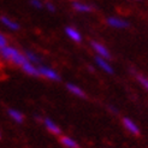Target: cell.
Here are the masks:
<instances>
[{
	"label": "cell",
	"mask_w": 148,
	"mask_h": 148,
	"mask_svg": "<svg viewBox=\"0 0 148 148\" xmlns=\"http://www.w3.org/2000/svg\"><path fill=\"white\" fill-rule=\"evenodd\" d=\"M95 63H97V65L99 66L101 70L105 71V72H107V73H113V68L110 65L108 60H106V59L100 58V57H97V58H95Z\"/></svg>",
	"instance_id": "cell-6"
},
{
	"label": "cell",
	"mask_w": 148,
	"mask_h": 148,
	"mask_svg": "<svg viewBox=\"0 0 148 148\" xmlns=\"http://www.w3.org/2000/svg\"><path fill=\"white\" fill-rule=\"evenodd\" d=\"M123 124H124L125 129H127L129 132H131L132 135H138L140 134V128L137 127V124L134 121L130 119V118H128V117L123 118Z\"/></svg>",
	"instance_id": "cell-5"
},
{
	"label": "cell",
	"mask_w": 148,
	"mask_h": 148,
	"mask_svg": "<svg viewBox=\"0 0 148 148\" xmlns=\"http://www.w3.org/2000/svg\"><path fill=\"white\" fill-rule=\"evenodd\" d=\"M0 54H1V57L4 59H6V60L13 63L14 65H19V66H22L28 60L25 54L21 53L19 51H17L13 47H10V46H6L3 49H0Z\"/></svg>",
	"instance_id": "cell-1"
},
{
	"label": "cell",
	"mask_w": 148,
	"mask_h": 148,
	"mask_svg": "<svg viewBox=\"0 0 148 148\" xmlns=\"http://www.w3.org/2000/svg\"><path fill=\"white\" fill-rule=\"evenodd\" d=\"M1 22L7 28H10L11 30H18V29H19V25L16 23V22H13L12 19L7 18V17H1Z\"/></svg>",
	"instance_id": "cell-14"
},
{
	"label": "cell",
	"mask_w": 148,
	"mask_h": 148,
	"mask_svg": "<svg viewBox=\"0 0 148 148\" xmlns=\"http://www.w3.org/2000/svg\"><path fill=\"white\" fill-rule=\"evenodd\" d=\"M65 33H66V35H68L72 41H75V42H81V41H82V35H81V33L77 30V29H75V28L68 27L65 29Z\"/></svg>",
	"instance_id": "cell-8"
},
{
	"label": "cell",
	"mask_w": 148,
	"mask_h": 148,
	"mask_svg": "<svg viewBox=\"0 0 148 148\" xmlns=\"http://www.w3.org/2000/svg\"><path fill=\"white\" fill-rule=\"evenodd\" d=\"M43 124H45V127L47 128V130L49 132H52V134H54V135H60V132H62L60 128H59L52 119H49V118H45V119H43Z\"/></svg>",
	"instance_id": "cell-7"
},
{
	"label": "cell",
	"mask_w": 148,
	"mask_h": 148,
	"mask_svg": "<svg viewBox=\"0 0 148 148\" xmlns=\"http://www.w3.org/2000/svg\"><path fill=\"white\" fill-rule=\"evenodd\" d=\"M73 9H75L77 12H84V13L93 11V7L90 5H88L86 3H79V1L73 3Z\"/></svg>",
	"instance_id": "cell-11"
},
{
	"label": "cell",
	"mask_w": 148,
	"mask_h": 148,
	"mask_svg": "<svg viewBox=\"0 0 148 148\" xmlns=\"http://www.w3.org/2000/svg\"><path fill=\"white\" fill-rule=\"evenodd\" d=\"M38 70H39L40 76H43V77L52 79V81H60V76H59L53 69L47 68V66H39Z\"/></svg>",
	"instance_id": "cell-2"
},
{
	"label": "cell",
	"mask_w": 148,
	"mask_h": 148,
	"mask_svg": "<svg viewBox=\"0 0 148 148\" xmlns=\"http://www.w3.org/2000/svg\"><path fill=\"white\" fill-rule=\"evenodd\" d=\"M107 24L112 28H117V29H124L128 28V22L124 21L119 17H108L107 18Z\"/></svg>",
	"instance_id": "cell-4"
},
{
	"label": "cell",
	"mask_w": 148,
	"mask_h": 148,
	"mask_svg": "<svg viewBox=\"0 0 148 148\" xmlns=\"http://www.w3.org/2000/svg\"><path fill=\"white\" fill-rule=\"evenodd\" d=\"M60 142H62V145H63L64 147H66V148H79L78 143H77L73 138H71V137H69V136H62V137H60Z\"/></svg>",
	"instance_id": "cell-12"
},
{
	"label": "cell",
	"mask_w": 148,
	"mask_h": 148,
	"mask_svg": "<svg viewBox=\"0 0 148 148\" xmlns=\"http://www.w3.org/2000/svg\"><path fill=\"white\" fill-rule=\"evenodd\" d=\"M32 5L36 7V9H42V4L40 0H32Z\"/></svg>",
	"instance_id": "cell-18"
},
{
	"label": "cell",
	"mask_w": 148,
	"mask_h": 148,
	"mask_svg": "<svg viewBox=\"0 0 148 148\" xmlns=\"http://www.w3.org/2000/svg\"><path fill=\"white\" fill-rule=\"evenodd\" d=\"M46 7H47V9L51 11V12H53L56 9H54V6L53 5H52V4H49V3H47V5H46Z\"/></svg>",
	"instance_id": "cell-19"
},
{
	"label": "cell",
	"mask_w": 148,
	"mask_h": 148,
	"mask_svg": "<svg viewBox=\"0 0 148 148\" xmlns=\"http://www.w3.org/2000/svg\"><path fill=\"white\" fill-rule=\"evenodd\" d=\"M66 88L69 89L70 93H72L73 95H76V97H78V98H86V93L83 92V89H81L78 86L73 84V83H68V84H66Z\"/></svg>",
	"instance_id": "cell-10"
},
{
	"label": "cell",
	"mask_w": 148,
	"mask_h": 148,
	"mask_svg": "<svg viewBox=\"0 0 148 148\" xmlns=\"http://www.w3.org/2000/svg\"><path fill=\"white\" fill-rule=\"evenodd\" d=\"M22 69H23L24 72H27L28 75H32V76H40L38 68H36V66H35L33 63H30L29 60H27L23 65H22Z\"/></svg>",
	"instance_id": "cell-9"
},
{
	"label": "cell",
	"mask_w": 148,
	"mask_h": 148,
	"mask_svg": "<svg viewBox=\"0 0 148 148\" xmlns=\"http://www.w3.org/2000/svg\"><path fill=\"white\" fill-rule=\"evenodd\" d=\"M92 47H93V49L95 51V53L98 54V57L106 59V60H108V59L111 58V53L108 52V49L102 45V43L95 42V41H94V42H92Z\"/></svg>",
	"instance_id": "cell-3"
},
{
	"label": "cell",
	"mask_w": 148,
	"mask_h": 148,
	"mask_svg": "<svg viewBox=\"0 0 148 148\" xmlns=\"http://www.w3.org/2000/svg\"><path fill=\"white\" fill-rule=\"evenodd\" d=\"M9 114H10V117L12 118V119H13L14 122H17V123H23V121H24L23 114H22L19 111H17V110L10 108V110H9Z\"/></svg>",
	"instance_id": "cell-13"
},
{
	"label": "cell",
	"mask_w": 148,
	"mask_h": 148,
	"mask_svg": "<svg viewBox=\"0 0 148 148\" xmlns=\"http://www.w3.org/2000/svg\"><path fill=\"white\" fill-rule=\"evenodd\" d=\"M136 78L138 79V82L141 83V86L145 88V89L148 90V78L145 77L143 75H136Z\"/></svg>",
	"instance_id": "cell-16"
},
{
	"label": "cell",
	"mask_w": 148,
	"mask_h": 148,
	"mask_svg": "<svg viewBox=\"0 0 148 148\" xmlns=\"http://www.w3.org/2000/svg\"><path fill=\"white\" fill-rule=\"evenodd\" d=\"M6 43H7V40L4 35L0 34V49H3L4 47H6Z\"/></svg>",
	"instance_id": "cell-17"
},
{
	"label": "cell",
	"mask_w": 148,
	"mask_h": 148,
	"mask_svg": "<svg viewBox=\"0 0 148 148\" xmlns=\"http://www.w3.org/2000/svg\"><path fill=\"white\" fill-rule=\"evenodd\" d=\"M25 57H27V59L30 63H33V64H38L39 62H40V59H39V57L38 56H35L34 53H32V52H27L25 53Z\"/></svg>",
	"instance_id": "cell-15"
},
{
	"label": "cell",
	"mask_w": 148,
	"mask_h": 148,
	"mask_svg": "<svg viewBox=\"0 0 148 148\" xmlns=\"http://www.w3.org/2000/svg\"><path fill=\"white\" fill-rule=\"evenodd\" d=\"M0 137H1V132H0Z\"/></svg>",
	"instance_id": "cell-20"
}]
</instances>
